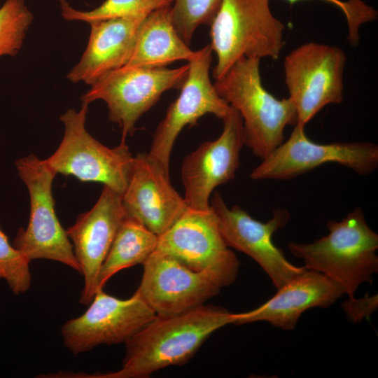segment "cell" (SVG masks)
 <instances>
[{
	"label": "cell",
	"instance_id": "cell-15",
	"mask_svg": "<svg viewBox=\"0 0 378 378\" xmlns=\"http://www.w3.org/2000/svg\"><path fill=\"white\" fill-rule=\"evenodd\" d=\"M142 265L143 275L135 293L158 316L175 315L203 305L221 289L206 275L157 249Z\"/></svg>",
	"mask_w": 378,
	"mask_h": 378
},
{
	"label": "cell",
	"instance_id": "cell-21",
	"mask_svg": "<svg viewBox=\"0 0 378 378\" xmlns=\"http://www.w3.org/2000/svg\"><path fill=\"white\" fill-rule=\"evenodd\" d=\"M158 236L136 218L127 216L121 221L101 266L97 290L120 270L143 264L156 250Z\"/></svg>",
	"mask_w": 378,
	"mask_h": 378
},
{
	"label": "cell",
	"instance_id": "cell-7",
	"mask_svg": "<svg viewBox=\"0 0 378 378\" xmlns=\"http://www.w3.org/2000/svg\"><path fill=\"white\" fill-rule=\"evenodd\" d=\"M189 69L188 63L175 69L122 66L91 85L82 97L90 104L97 99L106 102L108 118L121 129L125 143L135 124L150 109L161 95L171 89H180Z\"/></svg>",
	"mask_w": 378,
	"mask_h": 378
},
{
	"label": "cell",
	"instance_id": "cell-3",
	"mask_svg": "<svg viewBox=\"0 0 378 378\" xmlns=\"http://www.w3.org/2000/svg\"><path fill=\"white\" fill-rule=\"evenodd\" d=\"M260 60L241 57L214 85L241 115L245 145L262 160L284 142L286 127L295 125L298 115L288 97L279 99L264 88Z\"/></svg>",
	"mask_w": 378,
	"mask_h": 378
},
{
	"label": "cell",
	"instance_id": "cell-10",
	"mask_svg": "<svg viewBox=\"0 0 378 378\" xmlns=\"http://www.w3.org/2000/svg\"><path fill=\"white\" fill-rule=\"evenodd\" d=\"M296 123L288 139L255 167L253 180H288L326 163H337L364 176L378 167V146L371 142L318 144Z\"/></svg>",
	"mask_w": 378,
	"mask_h": 378
},
{
	"label": "cell",
	"instance_id": "cell-8",
	"mask_svg": "<svg viewBox=\"0 0 378 378\" xmlns=\"http://www.w3.org/2000/svg\"><path fill=\"white\" fill-rule=\"evenodd\" d=\"M156 249L206 275L221 288L230 286L237 278L239 262L226 244L211 206L206 210L188 207L158 236Z\"/></svg>",
	"mask_w": 378,
	"mask_h": 378
},
{
	"label": "cell",
	"instance_id": "cell-24",
	"mask_svg": "<svg viewBox=\"0 0 378 378\" xmlns=\"http://www.w3.org/2000/svg\"><path fill=\"white\" fill-rule=\"evenodd\" d=\"M221 0H174L172 18L175 28L181 38L190 45L197 28L210 24Z\"/></svg>",
	"mask_w": 378,
	"mask_h": 378
},
{
	"label": "cell",
	"instance_id": "cell-25",
	"mask_svg": "<svg viewBox=\"0 0 378 378\" xmlns=\"http://www.w3.org/2000/svg\"><path fill=\"white\" fill-rule=\"evenodd\" d=\"M30 260L11 245L0 226V279L7 283L12 293L18 295L31 286Z\"/></svg>",
	"mask_w": 378,
	"mask_h": 378
},
{
	"label": "cell",
	"instance_id": "cell-16",
	"mask_svg": "<svg viewBox=\"0 0 378 378\" xmlns=\"http://www.w3.org/2000/svg\"><path fill=\"white\" fill-rule=\"evenodd\" d=\"M169 171L148 153L134 156L122 204L127 216L161 235L187 210L184 198L172 186Z\"/></svg>",
	"mask_w": 378,
	"mask_h": 378
},
{
	"label": "cell",
	"instance_id": "cell-14",
	"mask_svg": "<svg viewBox=\"0 0 378 378\" xmlns=\"http://www.w3.org/2000/svg\"><path fill=\"white\" fill-rule=\"evenodd\" d=\"M222 120L223 128L220 135L214 141L202 143L183 159V198L191 209H209L214 190L234 178L239 168L240 152L245 145L241 117L230 106Z\"/></svg>",
	"mask_w": 378,
	"mask_h": 378
},
{
	"label": "cell",
	"instance_id": "cell-18",
	"mask_svg": "<svg viewBox=\"0 0 378 378\" xmlns=\"http://www.w3.org/2000/svg\"><path fill=\"white\" fill-rule=\"evenodd\" d=\"M344 294L342 288L325 274L307 270L278 288L260 307L237 314L234 325L266 321L282 330H293L306 310L327 308Z\"/></svg>",
	"mask_w": 378,
	"mask_h": 378
},
{
	"label": "cell",
	"instance_id": "cell-26",
	"mask_svg": "<svg viewBox=\"0 0 378 378\" xmlns=\"http://www.w3.org/2000/svg\"><path fill=\"white\" fill-rule=\"evenodd\" d=\"M290 4L301 0H286ZM337 6L344 14L349 29L348 39L351 45H356L359 40L358 29L366 22L374 20L376 10L361 0H322Z\"/></svg>",
	"mask_w": 378,
	"mask_h": 378
},
{
	"label": "cell",
	"instance_id": "cell-20",
	"mask_svg": "<svg viewBox=\"0 0 378 378\" xmlns=\"http://www.w3.org/2000/svg\"><path fill=\"white\" fill-rule=\"evenodd\" d=\"M192 50L178 34L171 6L156 9L141 22L130 59L124 66L162 68L180 60L195 59Z\"/></svg>",
	"mask_w": 378,
	"mask_h": 378
},
{
	"label": "cell",
	"instance_id": "cell-22",
	"mask_svg": "<svg viewBox=\"0 0 378 378\" xmlns=\"http://www.w3.org/2000/svg\"><path fill=\"white\" fill-rule=\"evenodd\" d=\"M174 0H105L88 11L72 8L66 0H59L62 15L66 20L93 21L136 15H148L152 11L171 6Z\"/></svg>",
	"mask_w": 378,
	"mask_h": 378
},
{
	"label": "cell",
	"instance_id": "cell-17",
	"mask_svg": "<svg viewBox=\"0 0 378 378\" xmlns=\"http://www.w3.org/2000/svg\"><path fill=\"white\" fill-rule=\"evenodd\" d=\"M125 215L121 195L104 186L93 207L66 230L84 276L81 304H90L94 296L101 266Z\"/></svg>",
	"mask_w": 378,
	"mask_h": 378
},
{
	"label": "cell",
	"instance_id": "cell-2",
	"mask_svg": "<svg viewBox=\"0 0 378 378\" xmlns=\"http://www.w3.org/2000/svg\"><path fill=\"white\" fill-rule=\"evenodd\" d=\"M327 227L328 234L313 243L290 241L288 248L307 270L325 274L354 298L358 287L372 284L378 272V234L359 206L340 221L329 220Z\"/></svg>",
	"mask_w": 378,
	"mask_h": 378
},
{
	"label": "cell",
	"instance_id": "cell-1",
	"mask_svg": "<svg viewBox=\"0 0 378 378\" xmlns=\"http://www.w3.org/2000/svg\"><path fill=\"white\" fill-rule=\"evenodd\" d=\"M237 314L203 304L175 315L158 316L126 343L122 368L85 377L146 378L164 368L187 363L215 331L234 324Z\"/></svg>",
	"mask_w": 378,
	"mask_h": 378
},
{
	"label": "cell",
	"instance_id": "cell-4",
	"mask_svg": "<svg viewBox=\"0 0 378 378\" xmlns=\"http://www.w3.org/2000/svg\"><path fill=\"white\" fill-rule=\"evenodd\" d=\"M209 25L215 80L242 57L276 59L283 48L285 26L273 15L270 0H221Z\"/></svg>",
	"mask_w": 378,
	"mask_h": 378
},
{
	"label": "cell",
	"instance_id": "cell-13",
	"mask_svg": "<svg viewBox=\"0 0 378 378\" xmlns=\"http://www.w3.org/2000/svg\"><path fill=\"white\" fill-rule=\"evenodd\" d=\"M199 50L198 56L188 62V72L180 88L179 95L169 105L164 118L158 125L148 153L167 171L174 142L185 127L194 125L206 114H214L222 119L230 108L210 80L213 52L210 45Z\"/></svg>",
	"mask_w": 378,
	"mask_h": 378
},
{
	"label": "cell",
	"instance_id": "cell-27",
	"mask_svg": "<svg viewBox=\"0 0 378 378\" xmlns=\"http://www.w3.org/2000/svg\"><path fill=\"white\" fill-rule=\"evenodd\" d=\"M343 311L348 318L354 323L369 319L378 307L377 295L370 296L366 293L362 298H349L342 304Z\"/></svg>",
	"mask_w": 378,
	"mask_h": 378
},
{
	"label": "cell",
	"instance_id": "cell-6",
	"mask_svg": "<svg viewBox=\"0 0 378 378\" xmlns=\"http://www.w3.org/2000/svg\"><path fill=\"white\" fill-rule=\"evenodd\" d=\"M15 164L29 192L30 214L27 227L18 230L13 245L30 260H55L80 273L72 244L55 213L52 187L57 174L34 154Z\"/></svg>",
	"mask_w": 378,
	"mask_h": 378
},
{
	"label": "cell",
	"instance_id": "cell-9",
	"mask_svg": "<svg viewBox=\"0 0 378 378\" xmlns=\"http://www.w3.org/2000/svg\"><path fill=\"white\" fill-rule=\"evenodd\" d=\"M346 60L340 48L313 41L287 55L285 83L296 108L297 123L305 126L324 106L343 101Z\"/></svg>",
	"mask_w": 378,
	"mask_h": 378
},
{
	"label": "cell",
	"instance_id": "cell-12",
	"mask_svg": "<svg viewBox=\"0 0 378 378\" xmlns=\"http://www.w3.org/2000/svg\"><path fill=\"white\" fill-rule=\"evenodd\" d=\"M90 307L62 328L64 346L74 354L100 344L126 343L156 317L154 312L134 293L126 300L96 291Z\"/></svg>",
	"mask_w": 378,
	"mask_h": 378
},
{
	"label": "cell",
	"instance_id": "cell-5",
	"mask_svg": "<svg viewBox=\"0 0 378 378\" xmlns=\"http://www.w3.org/2000/svg\"><path fill=\"white\" fill-rule=\"evenodd\" d=\"M88 106L82 103L78 111L68 109L60 116L64 126L62 140L55 152L44 160L56 174L99 182L122 195L134 156L126 142L108 148L90 134L85 128Z\"/></svg>",
	"mask_w": 378,
	"mask_h": 378
},
{
	"label": "cell",
	"instance_id": "cell-23",
	"mask_svg": "<svg viewBox=\"0 0 378 378\" xmlns=\"http://www.w3.org/2000/svg\"><path fill=\"white\" fill-rule=\"evenodd\" d=\"M33 15L24 0H6L0 8V57L20 50Z\"/></svg>",
	"mask_w": 378,
	"mask_h": 378
},
{
	"label": "cell",
	"instance_id": "cell-11",
	"mask_svg": "<svg viewBox=\"0 0 378 378\" xmlns=\"http://www.w3.org/2000/svg\"><path fill=\"white\" fill-rule=\"evenodd\" d=\"M215 213L222 236L229 247L253 259L265 272L276 289L307 269L290 262L281 249L272 241V236L290 218L285 209L278 208L272 217L262 223L252 218L237 205L229 208L218 192L210 204Z\"/></svg>",
	"mask_w": 378,
	"mask_h": 378
},
{
	"label": "cell",
	"instance_id": "cell-19",
	"mask_svg": "<svg viewBox=\"0 0 378 378\" xmlns=\"http://www.w3.org/2000/svg\"><path fill=\"white\" fill-rule=\"evenodd\" d=\"M147 15L110 18L90 22L88 43L80 61L67 74L73 83L93 85L130 59L139 27Z\"/></svg>",
	"mask_w": 378,
	"mask_h": 378
}]
</instances>
